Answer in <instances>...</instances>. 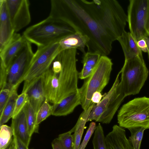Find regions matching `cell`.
Listing matches in <instances>:
<instances>
[{"instance_id":"obj_22","label":"cell","mask_w":149,"mask_h":149,"mask_svg":"<svg viewBox=\"0 0 149 149\" xmlns=\"http://www.w3.org/2000/svg\"><path fill=\"white\" fill-rule=\"evenodd\" d=\"M17 90L15 89L12 91L3 111L0 114V126L7 123L13 117L16 102L18 96Z\"/></svg>"},{"instance_id":"obj_2","label":"cell","mask_w":149,"mask_h":149,"mask_svg":"<svg viewBox=\"0 0 149 149\" xmlns=\"http://www.w3.org/2000/svg\"><path fill=\"white\" fill-rule=\"evenodd\" d=\"M75 32L70 27L48 16L28 28L22 35L27 41L39 47L58 42L64 36Z\"/></svg>"},{"instance_id":"obj_30","label":"cell","mask_w":149,"mask_h":149,"mask_svg":"<svg viewBox=\"0 0 149 149\" xmlns=\"http://www.w3.org/2000/svg\"><path fill=\"white\" fill-rule=\"evenodd\" d=\"M96 127V123L91 122L86 131L83 140L78 149H85L92 135L95 132Z\"/></svg>"},{"instance_id":"obj_27","label":"cell","mask_w":149,"mask_h":149,"mask_svg":"<svg viewBox=\"0 0 149 149\" xmlns=\"http://www.w3.org/2000/svg\"><path fill=\"white\" fill-rule=\"evenodd\" d=\"M46 99L36 113V123L39 124L51 115H52L53 105H51Z\"/></svg>"},{"instance_id":"obj_18","label":"cell","mask_w":149,"mask_h":149,"mask_svg":"<svg viewBox=\"0 0 149 149\" xmlns=\"http://www.w3.org/2000/svg\"><path fill=\"white\" fill-rule=\"evenodd\" d=\"M117 40L122 48L125 60L138 56H143L142 51L138 47L137 42L130 32L125 31Z\"/></svg>"},{"instance_id":"obj_13","label":"cell","mask_w":149,"mask_h":149,"mask_svg":"<svg viewBox=\"0 0 149 149\" xmlns=\"http://www.w3.org/2000/svg\"><path fill=\"white\" fill-rule=\"evenodd\" d=\"M105 139L108 149H134L126 137L125 130L117 125L113 126Z\"/></svg>"},{"instance_id":"obj_34","label":"cell","mask_w":149,"mask_h":149,"mask_svg":"<svg viewBox=\"0 0 149 149\" xmlns=\"http://www.w3.org/2000/svg\"><path fill=\"white\" fill-rule=\"evenodd\" d=\"M102 96L101 92L97 91L94 93L92 95L91 101L93 103L97 104L102 100Z\"/></svg>"},{"instance_id":"obj_29","label":"cell","mask_w":149,"mask_h":149,"mask_svg":"<svg viewBox=\"0 0 149 149\" xmlns=\"http://www.w3.org/2000/svg\"><path fill=\"white\" fill-rule=\"evenodd\" d=\"M28 101V97L26 92H22L20 94L18 95L16 102L12 118L16 116L22 111Z\"/></svg>"},{"instance_id":"obj_12","label":"cell","mask_w":149,"mask_h":149,"mask_svg":"<svg viewBox=\"0 0 149 149\" xmlns=\"http://www.w3.org/2000/svg\"><path fill=\"white\" fill-rule=\"evenodd\" d=\"M26 41L23 35L15 32L9 41L0 49V63L7 70L24 46Z\"/></svg>"},{"instance_id":"obj_23","label":"cell","mask_w":149,"mask_h":149,"mask_svg":"<svg viewBox=\"0 0 149 149\" xmlns=\"http://www.w3.org/2000/svg\"><path fill=\"white\" fill-rule=\"evenodd\" d=\"M23 110L25 116L29 133L31 136L34 133H38L39 125L37 124L36 113L29 101Z\"/></svg>"},{"instance_id":"obj_10","label":"cell","mask_w":149,"mask_h":149,"mask_svg":"<svg viewBox=\"0 0 149 149\" xmlns=\"http://www.w3.org/2000/svg\"><path fill=\"white\" fill-rule=\"evenodd\" d=\"M31 44L26 40L24 46L7 69L5 88L17 89L34 55Z\"/></svg>"},{"instance_id":"obj_15","label":"cell","mask_w":149,"mask_h":149,"mask_svg":"<svg viewBox=\"0 0 149 149\" xmlns=\"http://www.w3.org/2000/svg\"><path fill=\"white\" fill-rule=\"evenodd\" d=\"M81 105L80 98L78 91L53 104L52 115L55 116H67L72 113L75 108Z\"/></svg>"},{"instance_id":"obj_5","label":"cell","mask_w":149,"mask_h":149,"mask_svg":"<svg viewBox=\"0 0 149 149\" xmlns=\"http://www.w3.org/2000/svg\"><path fill=\"white\" fill-rule=\"evenodd\" d=\"M62 50L58 42L38 47L22 80L24 81L22 92H26L30 86L50 67L58 54Z\"/></svg>"},{"instance_id":"obj_11","label":"cell","mask_w":149,"mask_h":149,"mask_svg":"<svg viewBox=\"0 0 149 149\" xmlns=\"http://www.w3.org/2000/svg\"><path fill=\"white\" fill-rule=\"evenodd\" d=\"M6 3L13 28L17 33L31 22L29 1L28 0H6Z\"/></svg>"},{"instance_id":"obj_9","label":"cell","mask_w":149,"mask_h":149,"mask_svg":"<svg viewBox=\"0 0 149 149\" xmlns=\"http://www.w3.org/2000/svg\"><path fill=\"white\" fill-rule=\"evenodd\" d=\"M127 15L130 33L137 42L149 37V0H130Z\"/></svg>"},{"instance_id":"obj_19","label":"cell","mask_w":149,"mask_h":149,"mask_svg":"<svg viewBox=\"0 0 149 149\" xmlns=\"http://www.w3.org/2000/svg\"><path fill=\"white\" fill-rule=\"evenodd\" d=\"M11 127L13 131V135L18 137L29 146L31 136L29 133L25 116L23 110L12 118Z\"/></svg>"},{"instance_id":"obj_32","label":"cell","mask_w":149,"mask_h":149,"mask_svg":"<svg viewBox=\"0 0 149 149\" xmlns=\"http://www.w3.org/2000/svg\"><path fill=\"white\" fill-rule=\"evenodd\" d=\"M15 144L16 149H29L28 146H27L17 136L13 135Z\"/></svg>"},{"instance_id":"obj_14","label":"cell","mask_w":149,"mask_h":149,"mask_svg":"<svg viewBox=\"0 0 149 149\" xmlns=\"http://www.w3.org/2000/svg\"><path fill=\"white\" fill-rule=\"evenodd\" d=\"M14 33L8 12L6 0H0V49L9 41Z\"/></svg>"},{"instance_id":"obj_26","label":"cell","mask_w":149,"mask_h":149,"mask_svg":"<svg viewBox=\"0 0 149 149\" xmlns=\"http://www.w3.org/2000/svg\"><path fill=\"white\" fill-rule=\"evenodd\" d=\"M0 149H4L10 143L13 136L11 127L6 125L0 126Z\"/></svg>"},{"instance_id":"obj_31","label":"cell","mask_w":149,"mask_h":149,"mask_svg":"<svg viewBox=\"0 0 149 149\" xmlns=\"http://www.w3.org/2000/svg\"><path fill=\"white\" fill-rule=\"evenodd\" d=\"M13 90L7 88L1 90L0 93V114L8 100Z\"/></svg>"},{"instance_id":"obj_8","label":"cell","mask_w":149,"mask_h":149,"mask_svg":"<svg viewBox=\"0 0 149 149\" xmlns=\"http://www.w3.org/2000/svg\"><path fill=\"white\" fill-rule=\"evenodd\" d=\"M117 120L122 128L149 129V97L136 98L123 104L118 112Z\"/></svg>"},{"instance_id":"obj_16","label":"cell","mask_w":149,"mask_h":149,"mask_svg":"<svg viewBox=\"0 0 149 149\" xmlns=\"http://www.w3.org/2000/svg\"><path fill=\"white\" fill-rule=\"evenodd\" d=\"M26 92L29 101L37 113L46 99L42 76L31 84Z\"/></svg>"},{"instance_id":"obj_33","label":"cell","mask_w":149,"mask_h":149,"mask_svg":"<svg viewBox=\"0 0 149 149\" xmlns=\"http://www.w3.org/2000/svg\"><path fill=\"white\" fill-rule=\"evenodd\" d=\"M137 45L142 51L148 53V49L146 40L144 39L140 40L137 42Z\"/></svg>"},{"instance_id":"obj_3","label":"cell","mask_w":149,"mask_h":149,"mask_svg":"<svg viewBox=\"0 0 149 149\" xmlns=\"http://www.w3.org/2000/svg\"><path fill=\"white\" fill-rule=\"evenodd\" d=\"M113 65L111 59L107 56H101L93 73L78 88L81 105L84 110L93 104L91 101L93 94L97 91L101 92L108 83Z\"/></svg>"},{"instance_id":"obj_35","label":"cell","mask_w":149,"mask_h":149,"mask_svg":"<svg viewBox=\"0 0 149 149\" xmlns=\"http://www.w3.org/2000/svg\"><path fill=\"white\" fill-rule=\"evenodd\" d=\"M53 149H66L62 145L58 138L54 139L52 143Z\"/></svg>"},{"instance_id":"obj_24","label":"cell","mask_w":149,"mask_h":149,"mask_svg":"<svg viewBox=\"0 0 149 149\" xmlns=\"http://www.w3.org/2000/svg\"><path fill=\"white\" fill-rule=\"evenodd\" d=\"M131 135L128 140L134 149H140L143 133L146 129L141 127L130 128L127 129Z\"/></svg>"},{"instance_id":"obj_28","label":"cell","mask_w":149,"mask_h":149,"mask_svg":"<svg viewBox=\"0 0 149 149\" xmlns=\"http://www.w3.org/2000/svg\"><path fill=\"white\" fill-rule=\"evenodd\" d=\"M75 127L74 126L68 132L60 134L58 138L62 145L66 149H74V137L72 132H74Z\"/></svg>"},{"instance_id":"obj_37","label":"cell","mask_w":149,"mask_h":149,"mask_svg":"<svg viewBox=\"0 0 149 149\" xmlns=\"http://www.w3.org/2000/svg\"><path fill=\"white\" fill-rule=\"evenodd\" d=\"M144 39L146 40L147 45L148 49V57L149 61V37H145Z\"/></svg>"},{"instance_id":"obj_6","label":"cell","mask_w":149,"mask_h":149,"mask_svg":"<svg viewBox=\"0 0 149 149\" xmlns=\"http://www.w3.org/2000/svg\"><path fill=\"white\" fill-rule=\"evenodd\" d=\"M120 72L121 74L120 82L125 97L138 94L149 74L143 57L139 56L125 60Z\"/></svg>"},{"instance_id":"obj_36","label":"cell","mask_w":149,"mask_h":149,"mask_svg":"<svg viewBox=\"0 0 149 149\" xmlns=\"http://www.w3.org/2000/svg\"><path fill=\"white\" fill-rule=\"evenodd\" d=\"M4 149H16L15 144L13 136L10 143Z\"/></svg>"},{"instance_id":"obj_20","label":"cell","mask_w":149,"mask_h":149,"mask_svg":"<svg viewBox=\"0 0 149 149\" xmlns=\"http://www.w3.org/2000/svg\"><path fill=\"white\" fill-rule=\"evenodd\" d=\"M101 56L97 53L88 52L84 54L82 60L83 67L81 71L79 73V78L85 79L92 74Z\"/></svg>"},{"instance_id":"obj_1","label":"cell","mask_w":149,"mask_h":149,"mask_svg":"<svg viewBox=\"0 0 149 149\" xmlns=\"http://www.w3.org/2000/svg\"><path fill=\"white\" fill-rule=\"evenodd\" d=\"M49 17L88 39L87 52L107 56L125 31L127 15L116 0H51Z\"/></svg>"},{"instance_id":"obj_21","label":"cell","mask_w":149,"mask_h":149,"mask_svg":"<svg viewBox=\"0 0 149 149\" xmlns=\"http://www.w3.org/2000/svg\"><path fill=\"white\" fill-rule=\"evenodd\" d=\"M95 104L93 103L87 109L84 110L80 114L74 126L75 130L73 134L74 139V149H78L80 146L85 124L87 122L88 117L92 108Z\"/></svg>"},{"instance_id":"obj_4","label":"cell","mask_w":149,"mask_h":149,"mask_svg":"<svg viewBox=\"0 0 149 149\" xmlns=\"http://www.w3.org/2000/svg\"><path fill=\"white\" fill-rule=\"evenodd\" d=\"M77 54L76 49H68L62 51L56 57L61 63V70L58 75L59 86L56 103L78 90Z\"/></svg>"},{"instance_id":"obj_7","label":"cell","mask_w":149,"mask_h":149,"mask_svg":"<svg viewBox=\"0 0 149 149\" xmlns=\"http://www.w3.org/2000/svg\"><path fill=\"white\" fill-rule=\"evenodd\" d=\"M118 74L111 88L100 102L92 108L87 121L95 120L103 124H109L125 96Z\"/></svg>"},{"instance_id":"obj_25","label":"cell","mask_w":149,"mask_h":149,"mask_svg":"<svg viewBox=\"0 0 149 149\" xmlns=\"http://www.w3.org/2000/svg\"><path fill=\"white\" fill-rule=\"evenodd\" d=\"M93 149H108L103 127L100 123L96 126L92 141Z\"/></svg>"},{"instance_id":"obj_17","label":"cell","mask_w":149,"mask_h":149,"mask_svg":"<svg viewBox=\"0 0 149 149\" xmlns=\"http://www.w3.org/2000/svg\"><path fill=\"white\" fill-rule=\"evenodd\" d=\"M46 99L53 104L56 103L59 86L58 75L50 69L42 75Z\"/></svg>"}]
</instances>
